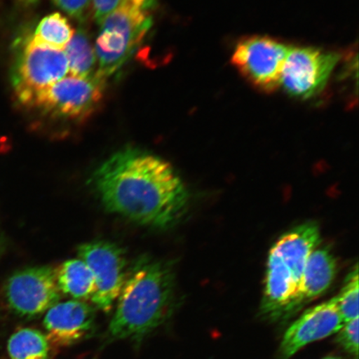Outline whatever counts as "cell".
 Wrapping results in <instances>:
<instances>
[{"label":"cell","mask_w":359,"mask_h":359,"mask_svg":"<svg viewBox=\"0 0 359 359\" xmlns=\"http://www.w3.org/2000/svg\"><path fill=\"white\" fill-rule=\"evenodd\" d=\"M109 212L141 226H173L185 215L189 195L172 165L139 148L116 152L91 179Z\"/></svg>","instance_id":"cell-1"},{"label":"cell","mask_w":359,"mask_h":359,"mask_svg":"<svg viewBox=\"0 0 359 359\" xmlns=\"http://www.w3.org/2000/svg\"><path fill=\"white\" fill-rule=\"evenodd\" d=\"M175 279L167 263L149 257L130 268L109 327L112 339L140 341L172 313Z\"/></svg>","instance_id":"cell-2"},{"label":"cell","mask_w":359,"mask_h":359,"mask_svg":"<svg viewBox=\"0 0 359 359\" xmlns=\"http://www.w3.org/2000/svg\"><path fill=\"white\" fill-rule=\"evenodd\" d=\"M320 243V228L313 222L282 236L269 251L262 312L273 320L293 316L309 255Z\"/></svg>","instance_id":"cell-3"},{"label":"cell","mask_w":359,"mask_h":359,"mask_svg":"<svg viewBox=\"0 0 359 359\" xmlns=\"http://www.w3.org/2000/svg\"><path fill=\"white\" fill-rule=\"evenodd\" d=\"M156 0H126L100 22L95 43L97 75L105 80L131 60L152 26Z\"/></svg>","instance_id":"cell-4"},{"label":"cell","mask_w":359,"mask_h":359,"mask_svg":"<svg viewBox=\"0 0 359 359\" xmlns=\"http://www.w3.org/2000/svg\"><path fill=\"white\" fill-rule=\"evenodd\" d=\"M65 53L34 41L31 36L18 44L12 72L13 93L22 107H28L35 97L69 73Z\"/></svg>","instance_id":"cell-5"},{"label":"cell","mask_w":359,"mask_h":359,"mask_svg":"<svg viewBox=\"0 0 359 359\" xmlns=\"http://www.w3.org/2000/svg\"><path fill=\"white\" fill-rule=\"evenodd\" d=\"M106 80L71 75L40 92L28 107L45 118L81 122L93 114L104 96Z\"/></svg>","instance_id":"cell-6"},{"label":"cell","mask_w":359,"mask_h":359,"mask_svg":"<svg viewBox=\"0 0 359 359\" xmlns=\"http://www.w3.org/2000/svg\"><path fill=\"white\" fill-rule=\"evenodd\" d=\"M290 48L268 36H250L236 45L232 65L259 91L272 93L280 87L283 67Z\"/></svg>","instance_id":"cell-7"},{"label":"cell","mask_w":359,"mask_h":359,"mask_svg":"<svg viewBox=\"0 0 359 359\" xmlns=\"http://www.w3.org/2000/svg\"><path fill=\"white\" fill-rule=\"evenodd\" d=\"M339 53L316 47H290L283 67L280 87L291 97L306 100L323 92L340 60Z\"/></svg>","instance_id":"cell-8"},{"label":"cell","mask_w":359,"mask_h":359,"mask_svg":"<svg viewBox=\"0 0 359 359\" xmlns=\"http://www.w3.org/2000/svg\"><path fill=\"white\" fill-rule=\"evenodd\" d=\"M78 255L91 269L96 289L91 300L94 306L109 312L118 299L127 276L124 251L110 241H96L79 246Z\"/></svg>","instance_id":"cell-9"},{"label":"cell","mask_w":359,"mask_h":359,"mask_svg":"<svg viewBox=\"0 0 359 359\" xmlns=\"http://www.w3.org/2000/svg\"><path fill=\"white\" fill-rule=\"evenodd\" d=\"M56 271L34 266L13 273L4 286L8 306L21 317L33 318L47 312L60 299Z\"/></svg>","instance_id":"cell-10"},{"label":"cell","mask_w":359,"mask_h":359,"mask_svg":"<svg viewBox=\"0 0 359 359\" xmlns=\"http://www.w3.org/2000/svg\"><path fill=\"white\" fill-rule=\"evenodd\" d=\"M344 325L336 297L305 311L286 330L280 347V358L289 359L314 341L338 333Z\"/></svg>","instance_id":"cell-11"},{"label":"cell","mask_w":359,"mask_h":359,"mask_svg":"<svg viewBox=\"0 0 359 359\" xmlns=\"http://www.w3.org/2000/svg\"><path fill=\"white\" fill-rule=\"evenodd\" d=\"M95 311L82 300L57 303L45 314L43 327L49 343L70 346L87 339L95 327Z\"/></svg>","instance_id":"cell-12"},{"label":"cell","mask_w":359,"mask_h":359,"mask_svg":"<svg viewBox=\"0 0 359 359\" xmlns=\"http://www.w3.org/2000/svg\"><path fill=\"white\" fill-rule=\"evenodd\" d=\"M336 273L337 262L334 255L326 248L318 247L309 255L305 266L293 314L324 294L334 280Z\"/></svg>","instance_id":"cell-13"},{"label":"cell","mask_w":359,"mask_h":359,"mask_svg":"<svg viewBox=\"0 0 359 359\" xmlns=\"http://www.w3.org/2000/svg\"><path fill=\"white\" fill-rule=\"evenodd\" d=\"M61 293L77 300L92 298L95 292V279L91 269L81 259L66 260L56 271Z\"/></svg>","instance_id":"cell-14"},{"label":"cell","mask_w":359,"mask_h":359,"mask_svg":"<svg viewBox=\"0 0 359 359\" xmlns=\"http://www.w3.org/2000/svg\"><path fill=\"white\" fill-rule=\"evenodd\" d=\"M65 55L72 75L82 79L97 76L95 48L86 30L79 29L65 47Z\"/></svg>","instance_id":"cell-15"},{"label":"cell","mask_w":359,"mask_h":359,"mask_svg":"<svg viewBox=\"0 0 359 359\" xmlns=\"http://www.w3.org/2000/svg\"><path fill=\"white\" fill-rule=\"evenodd\" d=\"M49 349L46 334L29 327L16 331L8 343L11 359H48Z\"/></svg>","instance_id":"cell-16"},{"label":"cell","mask_w":359,"mask_h":359,"mask_svg":"<svg viewBox=\"0 0 359 359\" xmlns=\"http://www.w3.org/2000/svg\"><path fill=\"white\" fill-rule=\"evenodd\" d=\"M74 34V30L66 17L60 13H53L43 18L30 36L36 43L62 50Z\"/></svg>","instance_id":"cell-17"},{"label":"cell","mask_w":359,"mask_h":359,"mask_svg":"<svg viewBox=\"0 0 359 359\" xmlns=\"http://www.w3.org/2000/svg\"><path fill=\"white\" fill-rule=\"evenodd\" d=\"M358 266L347 277L340 294L337 296L338 308L344 323L358 318Z\"/></svg>","instance_id":"cell-18"},{"label":"cell","mask_w":359,"mask_h":359,"mask_svg":"<svg viewBox=\"0 0 359 359\" xmlns=\"http://www.w3.org/2000/svg\"><path fill=\"white\" fill-rule=\"evenodd\" d=\"M358 318L344 323L336 338L340 346L355 359L358 358Z\"/></svg>","instance_id":"cell-19"},{"label":"cell","mask_w":359,"mask_h":359,"mask_svg":"<svg viewBox=\"0 0 359 359\" xmlns=\"http://www.w3.org/2000/svg\"><path fill=\"white\" fill-rule=\"evenodd\" d=\"M53 2L70 17L83 20L88 15L93 0H53Z\"/></svg>","instance_id":"cell-20"},{"label":"cell","mask_w":359,"mask_h":359,"mask_svg":"<svg viewBox=\"0 0 359 359\" xmlns=\"http://www.w3.org/2000/svg\"><path fill=\"white\" fill-rule=\"evenodd\" d=\"M125 1L126 0H93L94 20L100 24L104 18Z\"/></svg>","instance_id":"cell-21"},{"label":"cell","mask_w":359,"mask_h":359,"mask_svg":"<svg viewBox=\"0 0 359 359\" xmlns=\"http://www.w3.org/2000/svg\"><path fill=\"white\" fill-rule=\"evenodd\" d=\"M21 2H24L25 4H34L37 2L38 0H20Z\"/></svg>","instance_id":"cell-22"},{"label":"cell","mask_w":359,"mask_h":359,"mask_svg":"<svg viewBox=\"0 0 359 359\" xmlns=\"http://www.w3.org/2000/svg\"><path fill=\"white\" fill-rule=\"evenodd\" d=\"M2 249H3V241H2L1 235H0V254H1V252H2Z\"/></svg>","instance_id":"cell-23"},{"label":"cell","mask_w":359,"mask_h":359,"mask_svg":"<svg viewBox=\"0 0 359 359\" xmlns=\"http://www.w3.org/2000/svg\"><path fill=\"white\" fill-rule=\"evenodd\" d=\"M324 359H341V358H336V357H327Z\"/></svg>","instance_id":"cell-24"}]
</instances>
